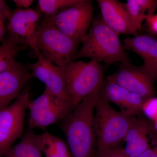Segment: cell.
I'll list each match as a JSON object with an SVG mask.
<instances>
[{
  "label": "cell",
  "instance_id": "ffe728a7",
  "mask_svg": "<svg viewBox=\"0 0 157 157\" xmlns=\"http://www.w3.org/2000/svg\"><path fill=\"white\" fill-rule=\"evenodd\" d=\"M80 0H39L38 11L42 17L50 18L70 8Z\"/></svg>",
  "mask_w": 157,
  "mask_h": 157
},
{
  "label": "cell",
  "instance_id": "2e32d148",
  "mask_svg": "<svg viewBox=\"0 0 157 157\" xmlns=\"http://www.w3.org/2000/svg\"><path fill=\"white\" fill-rule=\"evenodd\" d=\"M100 94L109 104L117 105L121 110L140 113L146 99L113 82L103 81Z\"/></svg>",
  "mask_w": 157,
  "mask_h": 157
},
{
  "label": "cell",
  "instance_id": "9a60e30c",
  "mask_svg": "<svg viewBox=\"0 0 157 157\" xmlns=\"http://www.w3.org/2000/svg\"><path fill=\"white\" fill-rule=\"evenodd\" d=\"M142 116L138 114L134 119L125 136L123 148L125 157H137L149 147L148 136L154 129Z\"/></svg>",
  "mask_w": 157,
  "mask_h": 157
},
{
  "label": "cell",
  "instance_id": "cb8c5ba5",
  "mask_svg": "<svg viewBox=\"0 0 157 157\" xmlns=\"http://www.w3.org/2000/svg\"><path fill=\"white\" fill-rule=\"evenodd\" d=\"M11 13V9L6 2L0 0V21L4 22L6 20L9 19Z\"/></svg>",
  "mask_w": 157,
  "mask_h": 157
},
{
  "label": "cell",
  "instance_id": "44dd1931",
  "mask_svg": "<svg viewBox=\"0 0 157 157\" xmlns=\"http://www.w3.org/2000/svg\"><path fill=\"white\" fill-rule=\"evenodd\" d=\"M26 47L4 40L0 45V73L12 67L17 62L15 59L17 55Z\"/></svg>",
  "mask_w": 157,
  "mask_h": 157
},
{
  "label": "cell",
  "instance_id": "5b68a950",
  "mask_svg": "<svg viewBox=\"0 0 157 157\" xmlns=\"http://www.w3.org/2000/svg\"><path fill=\"white\" fill-rule=\"evenodd\" d=\"M64 69L68 92L74 107L104 81L103 68L96 61H72Z\"/></svg>",
  "mask_w": 157,
  "mask_h": 157
},
{
  "label": "cell",
  "instance_id": "52a82bcc",
  "mask_svg": "<svg viewBox=\"0 0 157 157\" xmlns=\"http://www.w3.org/2000/svg\"><path fill=\"white\" fill-rule=\"evenodd\" d=\"M30 96V86L27 85L12 104L0 110V157L23 135L26 110Z\"/></svg>",
  "mask_w": 157,
  "mask_h": 157
},
{
  "label": "cell",
  "instance_id": "7402d4cb",
  "mask_svg": "<svg viewBox=\"0 0 157 157\" xmlns=\"http://www.w3.org/2000/svg\"><path fill=\"white\" fill-rule=\"evenodd\" d=\"M141 111L150 120H157V98L154 97L145 100Z\"/></svg>",
  "mask_w": 157,
  "mask_h": 157
},
{
  "label": "cell",
  "instance_id": "d4e9b609",
  "mask_svg": "<svg viewBox=\"0 0 157 157\" xmlns=\"http://www.w3.org/2000/svg\"><path fill=\"white\" fill-rule=\"evenodd\" d=\"M145 21L149 30L157 35V14L150 16Z\"/></svg>",
  "mask_w": 157,
  "mask_h": 157
},
{
  "label": "cell",
  "instance_id": "d6986e66",
  "mask_svg": "<svg viewBox=\"0 0 157 157\" xmlns=\"http://www.w3.org/2000/svg\"><path fill=\"white\" fill-rule=\"evenodd\" d=\"M41 150L45 157H73L64 141L52 135L45 137L42 140Z\"/></svg>",
  "mask_w": 157,
  "mask_h": 157
},
{
  "label": "cell",
  "instance_id": "83f0119b",
  "mask_svg": "<svg viewBox=\"0 0 157 157\" xmlns=\"http://www.w3.org/2000/svg\"><path fill=\"white\" fill-rule=\"evenodd\" d=\"M7 33V29L4 25V22L0 21V43L5 40L4 38Z\"/></svg>",
  "mask_w": 157,
  "mask_h": 157
},
{
  "label": "cell",
  "instance_id": "e0dca14e",
  "mask_svg": "<svg viewBox=\"0 0 157 157\" xmlns=\"http://www.w3.org/2000/svg\"><path fill=\"white\" fill-rule=\"evenodd\" d=\"M21 140L2 157H42L41 135L28 128Z\"/></svg>",
  "mask_w": 157,
  "mask_h": 157
},
{
  "label": "cell",
  "instance_id": "4fadbf2b",
  "mask_svg": "<svg viewBox=\"0 0 157 157\" xmlns=\"http://www.w3.org/2000/svg\"><path fill=\"white\" fill-rule=\"evenodd\" d=\"M125 50L131 51L143 59L142 70L155 81L157 80V40L147 35H137L125 39Z\"/></svg>",
  "mask_w": 157,
  "mask_h": 157
},
{
  "label": "cell",
  "instance_id": "ac0fdd59",
  "mask_svg": "<svg viewBox=\"0 0 157 157\" xmlns=\"http://www.w3.org/2000/svg\"><path fill=\"white\" fill-rule=\"evenodd\" d=\"M124 7L135 30L141 29L142 23L154 14L157 9V0H128Z\"/></svg>",
  "mask_w": 157,
  "mask_h": 157
},
{
  "label": "cell",
  "instance_id": "4316f807",
  "mask_svg": "<svg viewBox=\"0 0 157 157\" xmlns=\"http://www.w3.org/2000/svg\"><path fill=\"white\" fill-rule=\"evenodd\" d=\"M137 157H157V140L154 148L149 147Z\"/></svg>",
  "mask_w": 157,
  "mask_h": 157
},
{
  "label": "cell",
  "instance_id": "7a4b0ae2",
  "mask_svg": "<svg viewBox=\"0 0 157 157\" xmlns=\"http://www.w3.org/2000/svg\"><path fill=\"white\" fill-rule=\"evenodd\" d=\"M82 43L81 48L72 61L86 58L98 63H131L118 35L108 27L102 18L97 17L93 19L87 35Z\"/></svg>",
  "mask_w": 157,
  "mask_h": 157
},
{
  "label": "cell",
  "instance_id": "9c48e42d",
  "mask_svg": "<svg viewBox=\"0 0 157 157\" xmlns=\"http://www.w3.org/2000/svg\"><path fill=\"white\" fill-rule=\"evenodd\" d=\"M41 14L33 9H16L11 11L7 26L6 40L16 45L30 47L36 55V35L40 25Z\"/></svg>",
  "mask_w": 157,
  "mask_h": 157
},
{
  "label": "cell",
  "instance_id": "8fae6325",
  "mask_svg": "<svg viewBox=\"0 0 157 157\" xmlns=\"http://www.w3.org/2000/svg\"><path fill=\"white\" fill-rule=\"evenodd\" d=\"M37 57L35 63L28 64L32 77L38 78L45 83V87L56 95L71 101L68 92L64 67L54 64L41 55Z\"/></svg>",
  "mask_w": 157,
  "mask_h": 157
},
{
  "label": "cell",
  "instance_id": "f1b7e54d",
  "mask_svg": "<svg viewBox=\"0 0 157 157\" xmlns=\"http://www.w3.org/2000/svg\"><path fill=\"white\" fill-rule=\"evenodd\" d=\"M154 128L155 131L156 132L157 135V120L154 122Z\"/></svg>",
  "mask_w": 157,
  "mask_h": 157
},
{
  "label": "cell",
  "instance_id": "7c38bea8",
  "mask_svg": "<svg viewBox=\"0 0 157 157\" xmlns=\"http://www.w3.org/2000/svg\"><path fill=\"white\" fill-rule=\"evenodd\" d=\"M32 77L28 65L16 62L9 70L0 73V110L15 101Z\"/></svg>",
  "mask_w": 157,
  "mask_h": 157
},
{
  "label": "cell",
  "instance_id": "603a6c76",
  "mask_svg": "<svg viewBox=\"0 0 157 157\" xmlns=\"http://www.w3.org/2000/svg\"><path fill=\"white\" fill-rule=\"evenodd\" d=\"M97 157H125V156L124 154L123 148L118 145L113 148L97 155Z\"/></svg>",
  "mask_w": 157,
  "mask_h": 157
},
{
  "label": "cell",
  "instance_id": "3957f363",
  "mask_svg": "<svg viewBox=\"0 0 157 157\" xmlns=\"http://www.w3.org/2000/svg\"><path fill=\"white\" fill-rule=\"evenodd\" d=\"M139 113L130 110L117 111L99 94L94 117L97 155L118 146L124 140L131 124Z\"/></svg>",
  "mask_w": 157,
  "mask_h": 157
},
{
  "label": "cell",
  "instance_id": "5bb4252c",
  "mask_svg": "<svg viewBox=\"0 0 157 157\" xmlns=\"http://www.w3.org/2000/svg\"><path fill=\"white\" fill-rule=\"evenodd\" d=\"M97 2L103 21L118 35L134 36L138 35L131 23L124 4L116 0H98Z\"/></svg>",
  "mask_w": 157,
  "mask_h": 157
},
{
  "label": "cell",
  "instance_id": "30bf717a",
  "mask_svg": "<svg viewBox=\"0 0 157 157\" xmlns=\"http://www.w3.org/2000/svg\"><path fill=\"white\" fill-rule=\"evenodd\" d=\"M106 81L115 83L146 100L154 97V81L140 67L122 64L115 73L107 76Z\"/></svg>",
  "mask_w": 157,
  "mask_h": 157
},
{
  "label": "cell",
  "instance_id": "6da1fadb",
  "mask_svg": "<svg viewBox=\"0 0 157 157\" xmlns=\"http://www.w3.org/2000/svg\"><path fill=\"white\" fill-rule=\"evenodd\" d=\"M101 85L58 123L64 134L73 157L93 156L96 140L94 128L95 108Z\"/></svg>",
  "mask_w": 157,
  "mask_h": 157
},
{
  "label": "cell",
  "instance_id": "484cf974",
  "mask_svg": "<svg viewBox=\"0 0 157 157\" xmlns=\"http://www.w3.org/2000/svg\"><path fill=\"white\" fill-rule=\"evenodd\" d=\"M17 9H27L33 3V0H13Z\"/></svg>",
  "mask_w": 157,
  "mask_h": 157
},
{
  "label": "cell",
  "instance_id": "8992f818",
  "mask_svg": "<svg viewBox=\"0 0 157 157\" xmlns=\"http://www.w3.org/2000/svg\"><path fill=\"white\" fill-rule=\"evenodd\" d=\"M74 108L71 101L56 95L45 87L41 95L29 103L28 128L45 130L64 118Z\"/></svg>",
  "mask_w": 157,
  "mask_h": 157
},
{
  "label": "cell",
  "instance_id": "277c9868",
  "mask_svg": "<svg viewBox=\"0 0 157 157\" xmlns=\"http://www.w3.org/2000/svg\"><path fill=\"white\" fill-rule=\"evenodd\" d=\"M37 49L45 59L64 67L78 52L80 42L42 17L36 35Z\"/></svg>",
  "mask_w": 157,
  "mask_h": 157
},
{
  "label": "cell",
  "instance_id": "ba28073f",
  "mask_svg": "<svg viewBox=\"0 0 157 157\" xmlns=\"http://www.w3.org/2000/svg\"><path fill=\"white\" fill-rule=\"evenodd\" d=\"M94 10L91 1L80 0L54 17L45 18L63 33L82 43L91 25Z\"/></svg>",
  "mask_w": 157,
  "mask_h": 157
}]
</instances>
